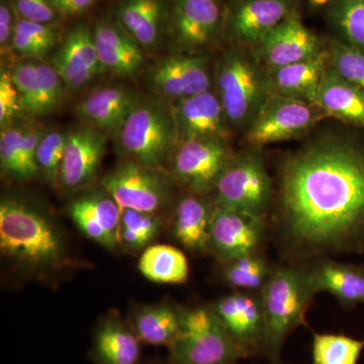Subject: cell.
Here are the masks:
<instances>
[{
  "label": "cell",
  "mask_w": 364,
  "mask_h": 364,
  "mask_svg": "<svg viewBox=\"0 0 364 364\" xmlns=\"http://www.w3.org/2000/svg\"><path fill=\"white\" fill-rule=\"evenodd\" d=\"M282 243L303 256L364 249V147L325 136L289 155L277 188Z\"/></svg>",
  "instance_id": "obj_1"
},
{
  "label": "cell",
  "mask_w": 364,
  "mask_h": 364,
  "mask_svg": "<svg viewBox=\"0 0 364 364\" xmlns=\"http://www.w3.org/2000/svg\"><path fill=\"white\" fill-rule=\"evenodd\" d=\"M0 251L18 272L47 279L71 267L65 239L45 208L21 196L0 203Z\"/></svg>",
  "instance_id": "obj_2"
},
{
  "label": "cell",
  "mask_w": 364,
  "mask_h": 364,
  "mask_svg": "<svg viewBox=\"0 0 364 364\" xmlns=\"http://www.w3.org/2000/svg\"><path fill=\"white\" fill-rule=\"evenodd\" d=\"M259 296L265 324L264 356L279 360L287 337L306 324V311L316 296L308 268L273 267Z\"/></svg>",
  "instance_id": "obj_3"
},
{
  "label": "cell",
  "mask_w": 364,
  "mask_h": 364,
  "mask_svg": "<svg viewBox=\"0 0 364 364\" xmlns=\"http://www.w3.org/2000/svg\"><path fill=\"white\" fill-rule=\"evenodd\" d=\"M114 136L124 159L168 173L170 160L179 143L169 102L161 98L141 100Z\"/></svg>",
  "instance_id": "obj_4"
},
{
  "label": "cell",
  "mask_w": 364,
  "mask_h": 364,
  "mask_svg": "<svg viewBox=\"0 0 364 364\" xmlns=\"http://www.w3.org/2000/svg\"><path fill=\"white\" fill-rule=\"evenodd\" d=\"M214 83L231 128L247 130L268 95L264 68L252 50L231 46L218 62Z\"/></svg>",
  "instance_id": "obj_5"
},
{
  "label": "cell",
  "mask_w": 364,
  "mask_h": 364,
  "mask_svg": "<svg viewBox=\"0 0 364 364\" xmlns=\"http://www.w3.org/2000/svg\"><path fill=\"white\" fill-rule=\"evenodd\" d=\"M168 350L171 364H226L246 358L213 306L181 310V328Z\"/></svg>",
  "instance_id": "obj_6"
},
{
  "label": "cell",
  "mask_w": 364,
  "mask_h": 364,
  "mask_svg": "<svg viewBox=\"0 0 364 364\" xmlns=\"http://www.w3.org/2000/svg\"><path fill=\"white\" fill-rule=\"evenodd\" d=\"M214 193L219 207L267 217L272 202V179L261 148L250 147L233 154Z\"/></svg>",
  "instance_id": "obj_7"
},
{
  "label": "cell",
  "mask_w": 364,
  "mask_h": 364,
  "mask_svg": "<svg viewBox=\"0 0 364 364\" xmlns=\"http://www.w3.org/2000/svg\"><path fill=\"white\" fill-rule=\"evenodd\" d=\"M225 0H168L166 42L174 52L202 54L224 40Z\"/></svg>",
  "instance_id": "obj_8"
},
{
  "label": "cell",
  "mask_w": 364,
  "mask_h": 364,
  "mask_svg": "<svg viewBox=\"0 0 364 364\" xmlns=\"http://www.w3.org/2000/svg\"><path fill=\"white\" fill-rule=\"evenodd\" d=\"M327 117L312 102L268 95L246 130V141L250 147L262 148L291 140L304 135Z\"/></svg>",
  "instance_id": "obj_9"
},
{
  "label": "cell",
  "mask_w": 364,
  "mask_h": 364,
  "mask_svg": "<svg viewBox=\"0 0 364 364\" xmlns=\"http://www.w3.org/2000/svg\"><path fill=\"white\" fill-rule=\"evenodd\" d=\"M232 156L225 139L182 141L170 160L168 173L188 193L208 195L214 193Z\"/></svg>",
  "instance_id": "obj_10"
},
{
  "label": "cell",
  "mask_w": 364,
  "mask_h": 364,
  "mask_svg": "<svg viewBox=\"0 0 364 364\" xmlns=\"http://www.w3.org/2000/svg\"><path fill=\"white\" fill-rule=\"evenodd\" d=\"M173 184L168 173L147 168L130 159H124L102 181L122 208L156 215L172 202Z\"/></svg>",
  "instance_id": "obj_11"
},
{
  "label": "cell",
  "mask_w": 364,
  "mask_h": 364,
  "mask_svg": "<svg viewBox=\"0 0 364 364\" xmlns=\"http://www.w3.org/2000/svg\"><path fill=\"white\" fill-rule=\"evenodd\" d=\"M298 9L296 0H225L224 40L253 48Z\"/></svg>",
  "instance_id": "obj_12"
},
{
  "label": "cell",
  "mask_w": 364,
  "mask_h": 364,
  "mask_svg": "<svg viewBox=\"0 0 364 364\" xmlns=\"http://www.w3.org/2000/svg\"><path fill=\"white\" fill-rule=\"evenodd\" d=\"M213 81L207 53L173 52L148 71L151 90L170 104L212 90Z\"/></svg>",
  "instance_id": "obj_13"
},
{
  "label": "cell",
  "mask_w": 364,
  "mask_h": 364,
  "mask_svg": "<svg viewBox=\"0 0 364 364\" xmlns=\"http://www.w3.org/2000/svg\"><path fill=\"white\" fill-rule=\"evenodd\" d=\"M50 64L72 92L82 90L105 72L98 58L92 23L82 20L69 25L61 44L51 54Z\"/></svg>",
  "instance_id": "obj_14"
},
{
  "label": "cell",
  "mask_w": 364,
  "mask_h": 364,
  "mask_svg": "<svg viewBox=\"0 0 364 364\" xmlns=\"http://www.w3.org/2000/svg\"><path fill=\"white\" fill-rule=\"evenodd\" d=\"M267 235L265 218L215 205L210 229V253L220 262L259 252Z\"/></svg>",
  "instance_id": "obj_15"
},
{
  "label": "cell",
  "mask_w": 364,
  "mask_h": 364,
  "mask_svg": "<svg viewBox=\"0 0 364 364\" xmlns=\"http://www.w3.org/2000/svg\"><path fill=\"white\" fill-rule=\"evenodd\" d=\"M11 70L14 85L20 95L21 114L41 117L59 109L65 97L66 87L50 63L25 59Z\"/></svg>",
  "instance_id": "obj_16"
},
{
  "label": "cell",
  "mask_w": 364,
  "mask_h": 364,
  "mask_svg": "<svg viewBox=\"0 0 364 364\" xmlns=\"http://www.w3.org/2000/svg\"><path fill=\"white\" fill-rule=\"evenodd\" d=\"M213 309L246 358L264 355L265 324L259 293L228 294L215 301Z\"/></svg>",
  "instance_id": "obj_17"
},
{
  "label": "cell",
  "mask_w": 364,
  "mask_h": 364,
  "mask_svg": "<svg viewBox=\"0 0 364 364\" xmlns=\"http://www.w3.org/2000/svg\"><path fill=\"white\" fill-rule=\"evenodd\" d=\"M250 49L261 65L272 69L312 58L324 48L318 36L296 14L282 21Z\"/></svg>",
  "instance_id": "obj_18"
},
{
  "label": "cell",
  "mask_w": 364,
  "mask_h": 364,
  "mask_svg": "<svg viewBox=\"0 0 364 364\" xmlns=\"http://www.w3.org/2000/svg\"><path fill=\"white\" fill-rule=\"evenodd\" d=\"M107 136L86 124L67 133L59 179L64 188L80 191L92 183L105 156Z\"/></svg>",
  "instance_id": "obj_19"
},
{
  "label": "cell",
  "mask_w": 364,
  "mask_h": 364,
  "mask_svg": "<svg viewBox=\"0 0 364 364\" xmlns=\"http://www.w3.org/2000/svg\"><path fill=\"white\" fill-rule=\"evenodd\" d=\"M92 23L98 58L105 71L119 77H135L145 63V51L112 16L111 9Z\"/></svg>",
  "instance_id": "obj_20"
},
{
  "label": "cell",
  "mask_w": 364,
  "mask_h": 364,
  "mask_svg": "<svg viewBox=\"0 0 364 364\" xmlns=\"http://www.w3.org/2000/svg\"><path fill=\"white\" fill-rule=\"evenodd\" d=\"M170 105L179 142L196 139H229L232 128L214 91Z\"/></svg>",
  "instance_id": "obj_21"
},
{
  "label": "cell",
  "mask_w": 364,
  "mask_h": 364,
  "mask_svg": "<svg viewBox=\"0 0 364 364\" xmlns=\"http://www.w3.org/2000/svg\"><path fill=\"white\" fill-rule=\"evenodd\" d=\"M141 100L126 86H105L82 98L76 105L75 114L86 126L114 136Z\"/></svg>",
  "instance_id": "obj_22"
},
{
  "label": "cell",
  "mask_w": 364,
  "mask_h": 364,
  "mask_svg": "<svg viewBox=\"0 0 364 364\" xmlns=\"http://www.w3.org/2000/svg\"><path fill=\"white\" fill-rule=\"evenodd\" d=\"M168 0H117L111 11L146 53L166 41Z\"/></svg>",
  "instance_id": "obj_23"
},
{
  "label": "cell",
  "mask_w": 364,
  "mask_h": 364,
  "mask_svg": "<svg viewBox=\"0 0 364 364\" xmlns=\"http://www.w3.org/2000/svg\"><path fill=\"white\" fill-rule=\"evenodd\" d=\"M328 67L327 48L312 58L298 63L272 69L263 67L267 93L315 104L318 86Z\"/></svg>",
  "instance_id": "obj_24"
},
{
  "label": "cell",
  "mask_w": 364,
  "mask_h": 364,
  "mask_svg": "<svg viewBox=\"0 0 364 364\" xmlns=\"http://www.w3.org/2000/svg\"><path fill=\"white\" fill-rule=\"evenodd\" d=\"M215 202L207 195L188 193L176 203L172 220V236L193 254L210 253V229Z\"/></svg>",
  "instance_id": "obj_25"
},
{
  "label": "cell",
  "mask_w": 364,
  "mask_h": 364,
  "mask_svg": "<svg viewBox=\"0 0 364 364\" xmlns=\"http://www.w3.org/2000/svg\"><path fill=\"white\" fill-rule=\"evenodd\" d=\"M141 343L132 326L117 316H109L95 330L91 353L97 364H138Z\"/></svg>",
  "instance_id": "obj_26"
},
{
  "label": "cell",
  "mask_w": 364,
  "mask_h": 364,
  "mask_svg": "<svg viewBox=\"0 0 364 364\" xmlns=\"http://www.w3.org/2000/svg\"><path fill=\"white\" fill-rule=\"evenodd\" d=\"M315 105L327 114L364 130V92L328 67L318 86Z\"/></svg>",
  "instance_id": "obj_27"
},
{
  "label": "cell",
  "mask_w": 364,
  "mask_h": 364,
  "mask_svg": "<svg viewBox=\"0 0 364 364\" xmlns=\"http://www.w3.org/2000/svg\"><path fill=\"white\" fill-rule=\"evenodd\" d=\"M308 269L316 294H330L347 306L364 305V268L324 261Z\"/></svg>",
  "instance_id": "obj_28"
},
{
  "label": "cell",
  "mask_w": 364,
  "mask_h": 364,
  "mask_svg": "<svg viewBox=\"0 0 364 364\" xmlns=\"http://www.w3.org/2000/svg\"><path fill=\"white\" fill-rule=\"evenodd\" d=\"M68 25L43 23L18 16L14 31L13 53L25 59L41 60L52 54L64 39Z\"/></svg>",
  "instance_id": "obj_29"
},
{
  "label": "cell",
  "mask_w": 364,
  "mask_h": 364,
  "mask_svg": "<svg viewBox=\"0 0 364 364\" xmlns=\"http://www.w3.org/2000/svg\"><path fill=\"white\" fill-rule=\"evenodd\" d=\"M138 268L144 277L156 284H184L189 275L186 254L173 246L162 244L144 249Z\"/></svg>",
  "instance_id": "obj_30"
},
{
  "label": "cell",
  "mask_w": 364,
  "mask_h": 364,
  "mask_svg": "<svg viewBox=\"0 0 364 364\" xmlns=\"http://www.w3.org/2000/svg\"><path fill=\"white\" fill-rule=\"evenodd\" d=\"M132 327L142 343L169 347L181 328V310L166 303L145 306L135 314Z\"/></svg>",
  "instance_id": "obj_31"
},
{
  "label": "cell",
  "mask_w": 364,
  "mask_h": 364,
  "mask_svg": "<svg viewBox=\"0 0 364 364\" xmlns=\"http://www.w3.org/2000/svg\"><path fill=\"white\" fill-rule=\"evenodd\" d=\"M325 14L335 38L364 52V0H333Z\"/></svg>",
  "instance_id": "obj_32"
},
{
  "label": "cell",
  "mask_w": 364,
  "mask_h": 364,
  "mask_svg": "<svg viewBox=\"0 0 364 364\" xmlns=\"http://www.w3.org/2000/svg\"><path fill=\"white\" fill-rule=\"evenodd\" d=\"M273 267L260 252L248 254L224 263L223 279L234 289L249 293H259L265 286Z\"/></svg>",
  "instance_id": "obj_33"
},
{
  "label": "cell",
  "mask_w": 364,
  "mask_h": 364,
  "mask_svg": "<svg viewBox=\"0 0 364 364\" xmlns=\"http://www.w3.org/2000/svg\"><path fill=\"white\" fill-rule=\"evenodd\" d=\"M364 339L334 333H314L312 364H358Z\"/></svg>",
  "instance_id": "obj_34"
},
{
  "label": "cell",
  "mask_w": 364,
  "mask_h": 364,
  "mask_svg": "<svg viewBox=\"0 0 364 364\" xmlns=\"http://www.w3.org/2000/svg\"><path fill=\"white\" fill-rule=\"evenodd\" d=\"M80 191L71 202L86 210L119 244L123 208L102 186L100 188H85Z\"/></svg>",
  "instance_id": "obj_35"
},
{
  "label": "cell",
  "mask_w": 364,
  "mask_h": 364,
  "mask_svg": "<svg viewBox=\"0 0 364 364\" xmlns=\"http://www.w3.org/2000/svg\"><path fill=\"white\" fill-rule=\"evenodd\" d=\"M327 51L333 70L364 92V52L337 38L330 41Z\"/></svg>",
  "instance_id": "obj_36"
},
{
  "label": "cell",
  "mask_w": 364,
  "mask_h": 364,
  "mask_svg": "<svg viewBox=\"0 0 364 364\" xmlns=\"http://www.w3.org/2000/svg\"><path fill=\"white\" fill-rule=\"evenodd\" d=\"M67 133L45 131L38 146L37 165L39 174L48 183H59L60 171L65 151Z\"/></svg>",
  "instance_id": "obj_37"
},
{
  "label": "cell",
  "mask_w": 364,
  "mask_h": 364,
  "mask_svg": "<svg viewBox=\"0 0 364 364\" xmlns=\"http://www.w3.org/2000/svg\"><path fill=\"white\" fill-rule=\"evenodd\" d=\"M25 126L1 129L0 135V168L2 176L18 181L20 176L21 146L25 135Z\"/></svg>",
  "instance_id": "obj_38"
},
{
  "label": "cell",
  "mask_w": 364,
  "mask_h": 364,
  "mask_svg": "<svg viewBox=\"0 0 364 364\" xmlns=\"http://www.w3.org/2000/svg\"><path fill=\"white\" fill-rule=\"evenodd\" d=\"M21 116L20 95L14 85L11 69L1 67L0 71V126L1 129L14 124Z\"/></svg>",
  "instance_id": "obj_39"
},
{
  "label": "cell",
  "mask_w": 364,
  "mask_h": 364,
  "mask_svg": "<svg viewBox=\"0 0 364 364\" xmlns=\"http://www.w3.org/2000/svg\"><path fill=\"white\" fill-rule=\"evenodd\" d=\"M121 226L133 230L151 243L161 231L162 223L159 215L123 208Z\"/></svg>",
  "instance_id": "obj_40"
},
{
  "label": "cell",
  "mask_w": 364,
  "mask_h": 364,
  "mask_svg": "<svg viewBox=\"0 0 364 364\" xmlns=\"http://www.w3.org/2000/svg\"><path fill=\"white\" fill-rule=\"evenodd\" d=\"M18 16L35 23H59L53 0H14Z\"/></svg>",
  "instance_id": "obj_41"
},
{
  "label": "cell",
  "mask_w": 364,
  "mask_h": 364,
  "mask_svg": "<svg viewBox=\"0 0 364 364\" xmlns=\"http://www.w3.org/2000/svg\"><path fill=\"white\" fill-rule=\"evenodd\" d=\"M18 14L14 0H0V50L1 55L13 53V41Z\"/></svg>",
  "instance_id": "obj_42"
},
{
  "label": "cell",
  "mask_w": 364,
  "mask_h": 364,
  "mask_svg": "<svg viewBox=\"0 0 364 364\" xmlns=\"http://www.w3.org/2000/svg\"><path fill=\"white\" fill-rule=\"evenodd\" d=\"M100 2L102 0H53L60 21L66 25L86 20V16L95 11Z\"/></svg>",
  "instance_id": "obj_43"
},
{
  "label": "cell",
  "mask_w": 364,
  "mask_h": 364,
  "mask_svg": "<svg viewBox=\"0 0 364 364\" xmlns=\"http://www.w3.org/2000/svg\"><path fill=\"white\" fill-rule=\"evenodd\" d=\"M119 243L123 244L124 247L128 250L135 251V252L147 248V246L150 244L140 234L123 226L119 228Z\"/></svg>",
  "instance_id": "obj_44"
},
{
  "label": "cell",
  "mask_w": 364,
  "mask_h": 364,
  "mask_svg": "<svg viewBox=\"0 0 364 364\" xmlns=\"http://www.w3.org/2000/svg\"><path fill=\"white\" fill-rule=\"evenodd\" d=\"M333 0H306L309 9L311 11H320V9H326Z\"/></svg>",
  "instance_id": "obj_45"
},
{
  "label": "cell",
  "mask_w": 364,
  "mask_h": 364,
  "mask_svg": "<svg viewBox=\"0 0 364 364\" xmlns=\"http://www.w3.org/2000/svg\"><path fill=\"white\" fill-rule=\"evenodd\" d=\"M270 364H284V363H280L279 360H277V361H270Z\"/></svg>",
  "instance_id": "obj_46"
},
{
  "label": "cell",
  "mask_w": 364,
  "mask_h": 364,
  "mask_svg": "<svg viewBox=\"0 0 364 364\" xmlns=\"http://www.w3.org/2000/svg\"><path fill=\"white\" fill-rule=\"evenodd\" d=\"M226 364H238V361H234V363H230Z\"/></svg>",
  "instance_id": "obj_47"
},
{
  "label": "cell",
  "mask_w": 364,
  "mask_h": 364,
  "mask_svg": "<svg viewBox=\"0 0 364 364\" xmlns=\"http://www.w3.org/2000/svg\"><path fill=\"white\" fill-rule=\"evenodd\" d=\"M111 1H112V4H114V2L117 1V0H111Z\"/></svg>",
  "instance_id": "obj_48"
}]
</instances>
